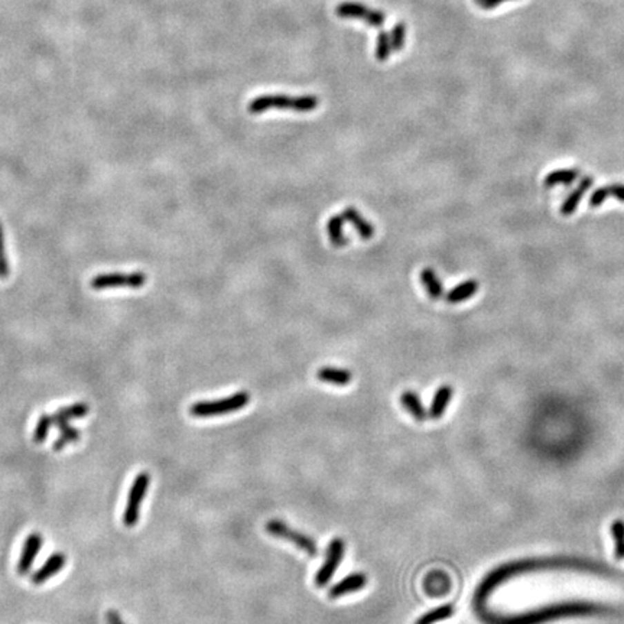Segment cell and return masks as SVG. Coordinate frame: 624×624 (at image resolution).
<instances>
[{
    "label": "cell",
    "mask_w": 624,
    "mask_h": 624,
    "mask_svg": "<svg viewBox=\"0 0 624 624\" xmlns=\"http://www.w3.org/2000/svg\"><path fill=\"white\" fill-rule=\"evenodd\" d=\"M400 403H402V407L407 409L416 420H419V422H422V420H425L428 418V412L424 408L422 400H420L419 395L415 393L413 390H407V392H403L400 395Z\"/></svg>",
    "instance_id": "e0dca14e"
},
{
    "label": "cell",
    "mask_w": 624,
    "mask_h": 624,
    "mask_svg": "<svg viewBox=\"0 0 624 624\" xmlns=\"http://www.w3.org/2000/svg\"><path fill=\"white\" fill-rule=\"evenodd\" d=\"M505 2H511V0H474V3L480 9H485V10H491V9L497 8V6L503 5Z\"/></svg>",
    "instance_id": "f1b7e54d"
},
{
    "label": "cell",
    "mask_w": 624,
    "mask_h": 624,
    "mask_svg": "<svg viewBox=\"0 0 624 624\" xmlns=\"http://www.w3.org/2000/svg\"><path fill=\"white\" fill-rule=\"evenodd\" d=\"M52 425H54V422H52V415L42 413V415L39 416V419H38L37 427H35L34 433H32V440H34V442H35V444H43V442L46 441V436H48L50 429H51Z\"/></svg>",
    "instance_id": "cb8c5ba5"
},
{
    "label": "cell",
    "mask_w": 624,
    "mask_h": 624,
    "mask_svg": "<svg viewBox=\"0 0 624 624\" xmlns=\"http://www.w3.org/2000/svg\"><path fill=\"white\" fill-rule=\"evenodd\" d=\"M266 530L269 535H272L275 538H280V539L292 542L296 548H300L309 556H315L318 554V546L314 539L309 538L308 535H305L302 532H298V530L292 529L282 520H279V519L269 520L266 523Z\"/></svg>",
    "instance_id": "5b68a950"
},
{
    "label": "cell",
    "mask_w": 624,
    "mask_h": 624,
    "mask_svg": "<svg viewBox=\"0 0 624 624\" xmlns=\"http://www.w3.org/2000/svg\"><path fill=\"white\" fill-rule=\"evenodd\" d=\"M42 543H43L42 535L38 532L30 534L25 539L23 546H22V552H21V556L18 560V567H17V571L19 575L29 574L30 568H32V565L35 563L37 555L39 554V551L42 548Z\"/></svg>",
    "instance_id": "ba28073f"
},
{
    "label": "cell",
    "mask_w": 624,
    "mask_h": 624,
    "mask_svg": "<svg viewBox=\"0 0 624 624\" xmlns=\"http://www.w3.org/2000/svg\"><path fill=\"white\" fill-rule=\"evenodd\" d=\"M341 215H342V218H344V222L354 226V228L358 233V236H360L362 239L370 240L374 236V226L370 222H367L366 218L354 207L344 208V211H342Z\"/></svg>",
    "instance_id": "4fadbf2b"
},
{
    "label": "cell",
    "mask_w": 624,
    "mask_h": 624,
    "mask_svg": "<svg viewBox=\"0 0 624 624\" xmlns=\"http://www.w3.org/2000/svg\"><path fill=\"white\" fill-rule=\"evenodd\" d=\"M420 280H422V284L432 300H438L444 295V285L441 279L431 268H427L420 272Z\"/></svg>",
    "instance_id": "44dd1931"
},
{
    "label": "cell",
    "mask_w": 624,
    "mask_h": 624,
    "mask_svg": "<svg viewBox=\"0 0 624 624\" xmlns=\"http://www.w3.org/2000/svg\"><path fill=\"white\" fill-rule=\"evenodd\" d=\"M607 198H616L624 202V184H610L596 190L589 195V206L592 208H597Z\"/></svg>",
    "instance_id": "5bb4252c"
},
{
    "label": "cell",
    "mask_w": 624,
    "mask_h": 624,
    "mask_svg": "<svg viewBox=\"0 0 624 624\" xmlns=\"http://www.w3.org/2000/svg\"><path fill=\"white\" fill-rule=\"evenodd\" d=\"M392 43H390V35L384 30L379 34L378 37V43H376V58L380 62L387 61V58L392 54Z\"/></svg>",
    "instance_id": "484cf974"
},
{
    "label": "cell",
    "mask_w": 624,
    "mask_h": 624,
    "mask_svg": "<svg viewBox=\"0 0 624 624\" xmlns=\"http://www.w3.org/2000/svg\"><path fill=\"white\" fill-rule=\"evenodd\" d=\"M452 614H454V607H452L451 604H445V605L433 608V610L425 613L424 616H420L415 624H433L436 621H442L445 618H449Z\"/></svg>",
    "instance_id": "603a6c76"
},
{
    "label": "cell",
    "mask_w": 624,
    "mask_h": 624,
    "mask_svg": "<svg viewBox=\"0 0 624 624\" xmlns=\"http://www.w3.org/2000/svg\"><path fill=\"white\" fill-rule=\"evenodd\" d=\"M317 378L324 383H330V384H335V386H347L353 379V374L347 369L321 367L317 371Z\"/></svg>",
    "instance_id": "2e32d148"
},
{
    "label": "cell",
    "mask_w": 624,
    "mask_h": 624,
    "mask_svg": "<svg viewBox=\"0 0 624 624\" xmlns=\"http://www.w3.org/2000/svg\"><path fill=\"white\" fill-rule=\"evenodd\" d=\"M90 412V407L88 403L86 402H77L72 404H68V407H64L58 409L54 415H52V422L57 428H59L61 425L70 424L72 419H81L84 416H87Z\"/></svg>",
    "instance_id": "8fae6325"
},
{
    "label": "cell",
    "mask_w": 624,
    "mask_h": 624,
    "mask_svg": "<svg viewBox=\"0 0 624 624\" xmlns=\"http://www.w3.org/2000/svg\"><path fill=\"white\" fill-rule=\"evenodd\" d=\"M148 276L144 272H108L92 276L90 286L95 291H104L113 288L139 289L145 286Z\"/></svg>",
    "instance_id": "3957f363"
},
{
    "label": "cell",
    "mask_w": 624,
    "mask_h": 624,
    "mask_svg": "<svg viewBox=\"0 0 624 624\" xmlns=\"http://www.w3.org/2000/svg\"><path fill=\"white\" fill-rule=\"evenodd\" d=\"M404 42H407V25L403 22H399L390 32V43H392V51L398 52L400 51Z\"/></svg>",
    "instance_id": "4316f807"
},
{
    "label": "cell",
    "mask_w": 624,
    "mask_h": 624,
    "mask_svg": "<svg viewBox=\"0 0 624 624\" xmlns=\"http://www.w3.org/2000/svg\"><path fill=\"white\" fill-rule=\"evenodd\" d=\"M478 292V282L476 279H468L464 282L458 284L456 288H452L447 293V301L449 304H460L467 300L473 298V296Z\"/></svg>",
    "instance_id": "ac0fdd59"
},
{
    "label": "cell",
    "mask_w": 624,
    "mask_h": 624,
    "mask_svg": "<svg viewBox=\"0 0 624 624\" xmlns=\"http://www.w3.org/2000/svg\"><path fill=\"white\" fill-rule=\"evenodd\" d=\"M106 621H107V624H126V623H124V621L121 620L120 614H119L116 610H108V612H107V614H106Z\"/></svg>",
    "instance_id": "f546056e"
},
{
    "label": "cell",
    "mask_w": 624,
    "mask_h": 624,
    "mask_svg": "<svg viewBox=\"0 0 624 624\" xmlns=\"http://www.w3.org/2000/svg\"><path fill=\"white\" fill-rule=\"evenodd\" d=\"M10 275V266L9 259L6 253V244H5V233L3 226L0 223V280H6Z\"/></svg>",
    "instance_id": "83f0119b"
},
{
    "label": "cell",
    "mask_w": 624,
    "mask_h": 624,
    "mask_svg": "<svg viewBox=\"0 0 624 624\" xmlns=\"http://www.w3.org/2000/svg\"><path fill=\"white\" fill-rule=\"evenodd\" d=\"M149 485H150L149 473L142 471L135 477L128 496L126 509L123 511V525L126 527H133L137 525L140 519V507H142V503L145 500Z\"/></svg>",
    "instance_id": "277c9868"
},
{
    "label": "cell",
    "mask_w": 624,
    "mask_h": 624,
    "mask_svg": "<svg viewBox=\"0 0 624 624\" xmlns=\"http://www.w3.org/2000/svg\"><path fill=\"white\" fill-rule=\"evenodd\" d=\"M57 429H59L61 433H59V436L55 440V442H54V445H52V449H54L55 452H59V451L64 449L66 447L78 442V441H80V438H81V432L78 431L77 428H74L71 424L61 425V427L57 428Z\"/></svg>",
    "instance_id": "7402d4cb"
},
{
    "label": "cell",
    "mask_w": 624,
    "mask_h": 624,
    "mask_svg": "<svg viewBox=\"0 0 624 624\" xmlns=\"http://www.w3.org/2000/svg\"><path fill=\"white\" fill-rule=\"evenodd\" d=\"M251 402L248 392H237L231 396L215 399V400H201L191 404L190 413L195 418H213L218 415H226L231 412H237Z\"/></svg>",
    "instance_id": "7a4b0ae2"
},
{
    "label": "cell",
    "mask_w": 624,
    "mask_h": 624,
    "mask_svg": "<svg viewBox=\"0 0 624 624\" xmlns=\"http://www.w3.org/2000/svg\"><path fill=\"white\" fill-rule=\"evenodd\" d=\"M67 564V556L64 552H54L48 559L45 560L42 567H39L32 576H30V583L35 585H41L43 583L52 578L54 575L62 571V568Z\"/></svg>",
    "instance_id": "9c48e42d"
},
{
    "label": "cell",
    "mask_w": 624,
    "mask_h": 624,
    "mask_svg": "<svg viewBox=\"0 0 624 624\" xmlns=\"http://www.w3.org/2000/svg\"><path fill=\"white\" fill-rule=\"evenodd\" d=\"M594 184V179L592 177H584L580 184L576 185V188L564 199L563 206H560V214L563 215H571L578 208L580 202L584 197V194L591 188V185Z\"/></svg>",
    "instance_id": "7c38bea8"
},
{
    "label": "cell",
    "mask_w": 624,
    "mask_h": 624,
    "mask_svg": "<svg viewBox=\"0 0 624 624\" xmlns=\"http://www.w3.org/2000/svg\"><path fill=\"white\" fill-rule=\"evenodd\" d=\"M344 551H346V543L341 538H334L330 542L329 548H326L324 563L315 575L317 587L322 588L325 585H329V583L331 581L335 571L338 569V567L341 564L342 556H344Z\"/></svg>",
    "instance_id": "8992f818"
},
{
    "label": "cell",
    "mask_w": 624,
    "mask_h": 624,
    "mask_svg": "<svg viewBox=\"0 0 624 624\" xmlns=\"http://www.w3.org/2000/svg\"><path fill=\"white\" fill-rule=\"evenodd\" d=\"M335 14L341 19H358L366 22L371 28H380L384 21L386 14L382 10H376L367 8L366 5L355 2H342L337 6Z\"/></svg>",
    "instance_id": "52a82bcc"
},
{
    "label": "cell",
    "mask_w": 624,
    "mask_h": 624,
    "mask_svg": "<svg viewBox=\"0 0 624 624\" xmlns=\"http://www.w3.org/2000/svg\"><path fill=\"white\" fill-rule=\"evenodd\" d=\"M612 535L616 539V558L624 559V520L617 519L613 522Z\"/></svg>",
    "instance_id": "d4e9b609"
},
{
    "label": "cell",
    "mask_w": 624,
    "mask_h": 624,
    "mask_svg": "<svg viewBox=\"0 0 624 624\" xmlns=\"http://www.w3.org/2000/svg\"><path fill=\"white\" fill-rule=\"evenodd\" d=\"M320 100L317 96H285V95H268L260 96L253 99L248 103V112L252 115H260L263 112H268L271 108H277V110H292L306 113L315 110L318 107Z\"/></svg>",
    "instance_id": "6da1fadb"
},
{
    "label": "cell",
    "mask_w": 624,
    "mask_h": 624,
    "mask_svg": "<svg viewBox=\"0 0 624 624\" xmlns=\"http://www.w3.org/2000/svg\"><path fill=\"white\" fill-rule=\"evenodd\" d=\"M580 177L578 169H556L545 177L543 184L546 188H552L556 185H569Z\"/></svg>",
    "instance_id": "d6986e66"
},
{
    "label": "cell",
    "mask_w": 624,
    "mask_h": 624,
    "mask_svg": "<svg viewBox=\"0 0 624 624\" xmlns=\"http://www.w3.org/2000/svg\"><path fill=\"white\" fill-rule=\"evenodd\" d=\"M342 227H344V218H342V215H333L329 223H326V231H329L330 242L334 247H344L349 242L344 231H342Z\"/></svg>",
    "instance_id": "ffe728a7"
},
{
    "label": "cell",
    "mask_w": 624,
    "mask_h": 624,
    "mask_svg": "<svg viewBox=\"0 0 624 624\" xmlns=\"http://www.w3.org/2000/svg\"><path fill=\"white\" fill-rule=\"evenodd\" d=\"M452 393H454V389L448 384H444L436 390L431 407H429V411H428L429 418L440 419L444 415L449 400L452 399Z\"/></svg>",
    "instance_id": "9a60e30c"
},
{
    "label": "cell",
    "mask_w": 624,
    "mask_h": 624,
    "mask_svg": "<svg viewBox=\"0 0 624 624\" xmlns=\"http://www.w3.org/2000/svg\"><path fill=\"white\" fill-rule=\"evenodd\" d=\"M366 585H367L366 574L354 572V574L347 575L346 578H342L341 581H338L335 585H333L329 592V596H330V598H338L342 596L351 594V592L360 591Z\"/></svg>",
    "instance_id": "30bf717a"
}]
</instances>
